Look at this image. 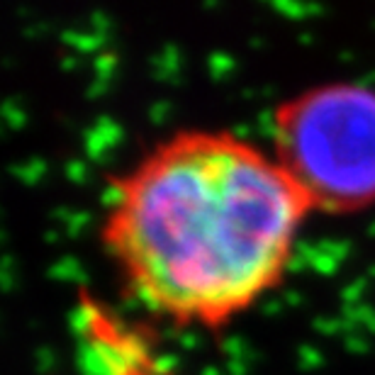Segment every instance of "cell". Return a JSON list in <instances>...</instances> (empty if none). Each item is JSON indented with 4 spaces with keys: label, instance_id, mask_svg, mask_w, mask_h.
Masks as SVG:
<instances>
[{
    "label": "cell",
    "instance_id": "6da1fadb",
    "mask_svg": "<svg viewBox=\"0 0 375 375\" xmlns=\"http://www.w3.org/2000/svg\"><path fill=\"white\" fill-rule=\"evenodd\" d=\"M307 212L261 149L180 132L112 183L103 239L146 307L219 327L278 283Z\"/></svg>",
    "mask_w": 375,
    "mask_h": 375
},
{
    "label": "cell",
    "instance_id": "7a4b0ae2",
    "mask_svg": "<svg viewBox=\"0 0 375 375\" xmlns=\"http://www.w3.org/2000/svg\"><path fill=\"white\" fill-rule=\"evenodd\" d=\"M275 161L310 209L356 212L375 202V91L324 83L290 98L273 117Z\"/></svg>",
    "mask_w": 375,
    "mask_h": 375
}]
</instances>
